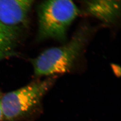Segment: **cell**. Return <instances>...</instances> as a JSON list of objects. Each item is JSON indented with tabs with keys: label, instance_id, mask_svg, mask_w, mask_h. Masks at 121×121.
I'll list each match as a JSON object with an SVG mask.
<instances>
[{
	"label": "cell",
	"instance_id": "1",
	"mask_svg": "<svg viewBox=\"0 0 121 121\" xmlns=\"http://www.w3.org/2000/svg\"><path fill=\"white\" fill-rule=\"evenodd\" d=\"M89 35L90 30L82 26L66 43L42 52L31 60L35 75L52 76L69 71L85 48Z\"/></svg>",
	"mask_w": 121,
	"mask_h": 121
},
{
	"label": "cell",
	"instance_id": "2",
	"mask_svg": "<svg viewBox=\"0 0 121 121\" xmlns=\"http://www.w3.org/2000/svg\"><path fill=\"white\" fill-rule=\"evenodd\" d=\"M80 13L73 0H44L37 8L38 40L65 42L69 26Z\"/></svg>",
	"mask_w": 121,
	"mask_h": 121
},
{
	"label": "cell",
	"instance_id": "3",
	"mask_svg": "<svg viewBox=\"0 0 121 121\" xmlns=\"http://www.w3.org/2000/svg\"><path fill=\"white\" fill-rule=\"evenodd\" d=\"M53 81L52 77L36 81L3 94L1 98L2 120L17 121L30 115L38 108Z\"/></svg>",
	"mask_w": 121,
	"mask_h": 121
},
{
	"label": "cell",
	"instance_id": "4",
	"mask_svg": "<svg viewBox=\"0 0 121 121\" xmlns=\"http://www.w3.org/2000/svg\"><path fill=\"white\" fill-rule=\"evenodd\" d=\"M85 12L104 24L117 22L121 15V0H85Z\"/></svg>",
	"mask_w": 121,
	"mask_h": 121
},
{
	"label": "cell",
	"instance_id": "5",
	"mask_svg": "<svg viewBox=\"0 0 121 121\" xmlns=\"http://www.w3.org/2000/svg\"><path fill=\"white\" fill-rule=\"evenodd\" d=\"M35 0H0V21L17 26L26 20Z\"/></svg>",
	"mask_w": 121,
	"mask_h": 121
},
{
	"label": "cell",
	"instance_id": "6",
	"mask_svg": "<svg viewBox=\"0 0 121 121\" xmlns=\"http://www.w3.org/2000/svg\"><path fill=\"white\" fill-rule=\"evenodd\" d=\"M18 35L17 26L6 25L0 21V61L14 55Z\"/></svg>",
	"mask_w": 121,
	"mask_h": 121
},
{
	"label": "cell",
	"instance_id": "7",
	"mask_svg": "<svg viewBox=\"0 0 121 121\" xmlns=\"http://www.w3.org/2000/svg\"><path fill=\"white\" fill-rule=\"evenodd\" d=\"M2 95L0 92V121L3 119V110L1 103V98Z\"/></svg>",
	"mask_w": 121,
	"mask_h": 121
}]
</instances>
